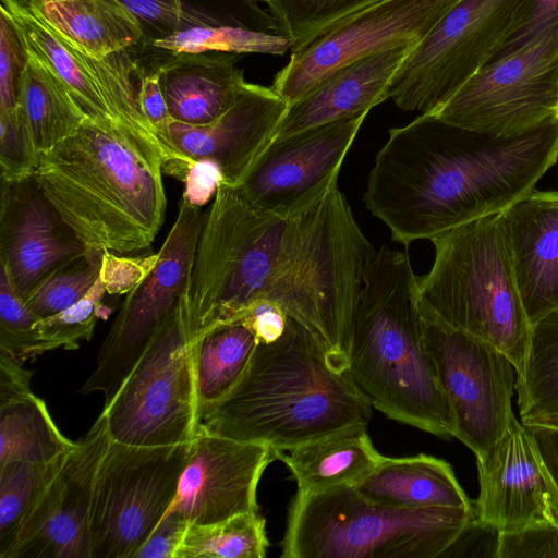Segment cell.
Instances as JSON below:
<instances>
[{"label":"cell","mask_w":558,"mask_h":558,"mask_svg":"<svg viewBox=\"0 0 558 558\" xmlns=\"http://www.w3.org/2000/svg\"><path fill=\"white\" fill-rule=\"evenodd\" d=\"M558 159V117L494 135L421 113L389 130L367 178L364 203L409 246L501 213L534 190Z\"/></svg>","instance_id":"1"},{"label":"cell","mask_w":558,"mask_h":558,"mask_svg":"<svg viewBox=\"0 0 558 558\" xmlns=\"http://www.w3.org/2000/svg\"><path fill=\"white\" fill-rule=\"evenodd\" d=\"M371 405L322 341L288 316L282 333L258 341L242 376L201 410L199 429L270 447L278 456L351 426H367Z\"/></svg>","instance_id":"2"},{"label":"cell","mask_w":558,"mask_h":558,"mask_svg":"<svg viewBox=\"0 0 558 558\" xmlns=\"http://www.w3.org/2000/svg\"><path fill=\"white\" fill-rule=\"evenodd\" d=\"M347 374L387 417L439 437L453 422L423 340L418 277L408 252L376 250L353 313Z\"/></svg>","instance_id":"3"},{"label":"cell","mask_w":558,"mask_h":558,"mask_svg":"<svg viewBox=\"0 0 558 558\" xmlns=\"http://www.w3.org/2000/svg\"><path fill=\"white\" fill-rule=\"evenodd\" d=\"M161 172L86 119L39 156L33 178L88 251L132 255L149 247L163 223Z\"/></svg>","instance_id":"4"},{"label":"cell","mask_w":558,"mask_h":558,"mask_svg":"<svg viewBox=\"0 0 558 558\" xmlns=\"http://www.w3.org/2000/svg\"><path fill=\"white\" fill-rule=\"evenodd\" d=\"M299 236V214L283 217L220 182L205 211L185 289L177 308L197 340L241 320L258 302L284 290Z\"/></svg>","instance_id":"5"},{"label":"cell","mask_w":558,"mask_h":558,"mask_svg":"<svg viewBox=\"0 0 558 558\" xmlns=\"http://www.w3.org/2000/svg\"><path fill=\"white\" fill-rule=\"evenodd\" d=\"M501 213L432 239L434 262L429 271L418 277V289L421 302L434 314L497 348L518 375L532 325L520 295Z\"/></svg>","instance_id":"6"},{"label":"cell","mask_w":558,"mask_h":558,"mask_svg":"<svg viewBox=\"0 0 558 558\" xmlns=\"http://www.w3.org/2000/svg\"><path fill=\"white\" fill-rule=\"evenodd\" d=\"M473 525L474 507L390 508L339 485L296 493L282 557L438 558Z\"/></svg>","instance_id":"7"},{"label":"cell","mask_w":558,"mask_h":558,"mask_svg":"<svg viewBox=\"0 0 558 558\" xmlns=\"http://www.w3.org/2000/svg\"><path fill=\"white\" fill-rule=\"evenodd\" d=\"M533 0H458L398 70L390 99L402 110L436 112L515 34Z\"/></svg>","instance_id":"8"},{"label":"cell","mask_w":558,"mask_h":558,"mask_svg":"<svg viewBox=\"0 0 558 558\" xmlns=\"http://www.w3.org/2000/svg\"><path fill=\"white\" fill-rule=\"evenodd\" d=\"M102 412L111 440L121 444L169 446L195 438V344L177 307Z\"/></svg>","instance_id":"9"},{"label":"cell","mask_w":558,"mask_h":558,"mask_svg":"<svg viewBox=\"0 0 558 558\" xmlns=\"http://www.w3.org/2000/svg\"><path fill=\"white\" fill-rule=\"evenodd\" d=\"M189 448L110 441L95 481L90 558H133L173 502Z\"/></svg>","instance_id":"10"},{"label":"cell","mask_w":558,"mask_h":558,"mask_svg":"<svg viewBox=\"0 0 558 558\" xmlns=\"http://www.w3.org/2000/svg\"><path fill=\"white\" fill-rule=\"evenodd\" d=\"M423 340L449 404L453 437L484 460L514 413L515 369L490 343L459 330L421 302Z\"/></svg>","instance_id":"11"},{"label":"cell","mask_w":558,"mask_h":558,"mask_svg":"<svg viewBox=\"0 0 558 558\" xmlns=\"http://www.w3.org/2000/svg\"><path fill=\"white\" fill-rule=\"evenodd\" d=\"M205 213L181 198L158 260L126 294L97 353L95 371L80 392L99 391L107 408L148 345L174 312L185 289Z\"/></svg>","instance_id":"12"},{"label":"cell","mask_w":558,"mask_h":558,"mask_svg":"<svg viewBox=\"0 0 558 558\" xmlns=\"http://www.w3.org/2000/svg\"><path fill=\"white\" fill-rule=\"evenodd\" d=\"M432 114L494 135L558 117V32L493 60Z\"/></svg>","instance_id":"13"},{"label":"cell","mask_w":558,"mask_h":558,"mask_svg":"<svg viewBox=\"0 0 558 558\" xmlns=\"http://www.w3.org/2000/svg\"><path fill=\"white\" fill-rule=\"evenodd\" d=\"M458 0H381L335 23L292 51L271 88L289 105L343 68L424 38Z\"/></svg>","instance_id":"14"},{"label":"cell","mask_w":558,"mask_h":558,"mask_svg":"<svg viewBox=\"0 0 558 558\" xmlns=\"http://www.w3.org/2000/svg\"><path fill=\"white\" fill-rule=\"evenodd\" d=\"M368 111L281 138L266 147L238 185L253 204L292 217L338 185V175Z\"/></svg>","instance_id":"15"},{"label":"cell","mask_w":558,"mask_h":558,"mask_svg":"<svg viewBox=\"0 0 558 558\" xmlns=\"http://www.w3.org/2000/svg\"><path fill=\"white\" fill-rule=\"evenodd\" d=\"M111 441L104 412L75 442L4 558H90V511L98 468Z\"/></svg>","instance_id":"16"},{"label":"cell","mask_w":558,"mask_h":558,"mask_svg":"<svg viewBox=\"0 0 558 558\" xmlns=\"http://www.w3.org/2000/svg\"><path fill=\"white\" fill-rule=\"evenodd\" d=\"M278 454L268 446L198 430L190 442L178 492L168 511L189 523H214L258 511L259 480Z\"/></svg>","instance_id":"17"},{"label":"cell","mask_w":558,"mask_h":558,"mask_svg":"<svg viewBox=\"0 0 558 558\" xmlns=\"http://www.w3.org/2000/svg\"><path fill=\"white\" fill-rule=\"evenodd\" d=\"M476 465L475 526L508 533L558 513V490L527 427L514 413L496 446Z\"/></svg>","instance_id":"18"},{"label":"cell","mask_w":558,"mask_h":558,"mask_svg":"<svg viewBox=\"0 0 558 558\" xmlns=\"http://www.w3.org/2000/svg\"><path fill=\"white\" fill-rule=\"evenodd\" d=\"M87 252L33 177L1 180L0 269L21 299L54 269Z\"/></svg>","instance_id":"19"},{"label":"cell","mask_w":558,"mask_h":558,"mask_svg":"<svg viewBox=\"0 0 558 558\" xmlns=\"http://www.w3.org/2000/svg\"><path fill=\"white\" fill-rule=\"evenodd\" d=\"M287 109L271 86L245 81L232 105L215 121L193 126L172 120L170 141L192 161L215 162L222 182L238 186L274 140Z\"/></svg>","instance_id":"20"},{"label":"cell","mask_w":558,"mask_h":558,"mask_svg":"<svg viewBox=\"0 0 558 558\" xmlns=\"http://www.w3.org/2000/svg\"><path fill=\"white\" fill-rule=\"evenodd\" d=\"M501 214L520 295L533 325L558 308V191L533 190Z\"/></svg>","instance_id":"21"},{"label":"cell","mask_w":558,"mask_h":558,"mask_svg":"<svg viewBox=\"0 0 558 558\" xmlns=\"http://www.w3.org/2000/svg\"><path fill=\"white\" fill-rule=\"evenodd\" d=\"M420 41V40H418ZM417 41L404 43L338 71L318 87L288 106L275 138L371 111L390 98L393 78Z\"/></svg>","instance_id":"22"},{"label":"cell","mask_w":558,"mask_h":558,"mask_svg":"<svg viewBox=\"0 0 558 558\" xmlns=\"http://www.w3.org/2000/svg\"><path fill=\"white\" fill-rule=\"evenodd\" d=\"M238 53H180L158 68L161 89L173 121L199 126L219 118L244 84Z\"/></svg>","instance_id":"23"},{"label":"cell","mask_w":558,"mask_h":558,"mask_svg":"<svg viewBox=\"0 0 558 558\" xmlns=\"http://www.w3.org/2000/svg\"><path fill=\"white\" fill-rule=\"evenodd\" d=\"M0 9L12 22L26 51L57 76L86 119L122 137L143 158L108 108L85 52L14 0H1Z\"/></svg>","instance_id":"24"},{"label":"cell","mask_w":558,"mask_h":558,"mask_svg":"<svg viewBox=\"0 0 558 558\" xmlns=\"http://www.w3.org/2000/svg\"><path fill=\"white\" fill-rule=\"evenodd\" d=\"M65 40L94 57L140 48L144 33L119 0H14Z\"/></svg>","instance_id":"25"},{"label":"cell","mask_w":558,"mask_h":558,"mask_svg":"<svg viewBox=\"0 0 558 558\" xmlns=\"http://www.w3.org/2000/svg\"><path fill=\"white\" fill-rule=\"evenodd\" d=\"M355 488L368 501L398 509L473 508L451 465L442 459L383 457Z\"/></svg>","instance_id":"26"},{"label":"cell","mask_w":558,"mask_h":558,"mask_svg":"<svg viewBox=\"0 0 558 558\" xmlns=\"http://www.w3.org/2000/svg\"><path fill=\"white\" fill-rule=\"evenodd\" d=\"M366 426H351L281 452L293 475L298 494L320 492L339 485H356L381 461Z\"/></svg>","instance_id":"27"},{"label":"cell","mask_w":558,"mask_h":558,"mask_svg":"<svg viewBox=\"0 0 558 558\" xmlns=\"http://www.w3.org/2000/svg\"><path fill=\"white\" fill-rule=\"evenodd\" d=\"M291 40L279 28L270 14L262 20L233 24L214 20L155 40L142 50L162 52L158 60L163 62L180 53L207 51L283 56L289 50L291 51Z\"/></svg>","instance_id":"28"},{"label":"cell","mask_w":558,"mask_h":558,"mask_svg":"<svg viewBox=\"0 0 558 558\" xmlns=\"http://www.w3.org/2000/svg\"><path fill=\"white\" fill-rule=\"evenodd\" d=\"M17 106L39 156L74 133L86 120L57 76L29 52Z\"/></svg>","instance_id":"29"},{"label":"cell","mask_w":558,"mask_h":558,"mask_svg":"<svg viewBox=\"0 0 558 558\" xmlns=\"http://www.w3.org/2000/svg\"><path fill=\"white\" fill-rule=\"evenodd\" d=\"M74 445L58 429L45 401L32 391L0 403V465L50 462Z\"/></svg>","instance_id":"30"},{"label":"cell","mask_w":558,"mask_h":558,"mask_svg":"<svg viewBox=\"0 0 558 558\" xmlns=\"http://www.w3.org/2000/svg\"><path fill=\"white\" fill-rule=\"evenodd\" d=\"M258 340L242 320L219 325L194 341L199 410L222 399L242 376Z\"/></svg>","instance_id":"31"},{"label":"cell","mask_w":558,"mask_h":558,"mask_svg":"<svg viewBox=\"0 0 558 558\" xmlns=\"http://www.w3.org/2000/svg\"><path fill=\"white\" fill-rule=\"evenodd\" d=\"M515 391L521 420L558 414V308L532 325Z\"/></svg>","instance_id":"32"},{"label":"cell","mask_w":558,"mask_h":558,"mask_svg":"<svg viewBox=\"0 0 558 558\" xmlns=\"http://www.w3.org/2000/svg\"><path fill=\"white\" fill-rule=\"evenodd\" d=\"M265 520L258 511L214 523H189L174 558H264Z\"/></svg>","instance_id":"33"},{"label":"cell","mask_w":558,"mask_h":558,"mask_svg":"<svg viewBox=\"0 0 558 558\" xmlns=\"http://www.w3.org/2000/svg\"><path fill=\"white\" fill-rule=\"evenodd\" d=\"M69 452L50 462L11 461L0 465V558L5 557L24 521L61 470Z\"/></svg>","instance_id":"34"},{"label":"cell","mask_w":558,"mask_h":558,"mask_svg":"<svg viewBox=\"0 0 558 558\" xmlns=\"http://www.w3.org/2000/svg\"><path fill=\"white\" fill-rule=\"evenodd\" d=\"M104 251H88L41 279L22 301L39 319L82 300L99 278Z\"/></svg>","instance_id":"35"},{"label":"cell","mask_w":558,"mask_h":558,"mask_svg":"<svg viewBox=\"0 0 558 558\" xmlns=\"http://www.w3.org/2000/svg\"><path fill=\"white\" fill-rule=\"evenodd\" d=\"M381 0H270L269 13L292 43L291 52L340 20Z\"/></svg>","instance_id":"36"},{"label":"cell","mask_w":558,"mask_h":558,"mask_svg":"<svg viewBox=\"0 0 558 558\" xmlns=\"http://www.w3.org/2000/svg\"><path fill=\"white\" fill-rule=\"evenodd\" d=\"M106 290L97 280L90 291L74 305L34 324L38 338L48 351L78 349V341L90 340L98 318L109 312L102 303Z\"/></svg>","instance_id":"37"},{"label":"cell","mask_w":558,"mask_h":558,"mask_svg":"<svg viewBox=\"0 0 558 558\" xmlns=\"http://www.w3.org/2000/svg\"><path fill=\"white\" fill-rule=\"evenodd\" d=\"M38 319L0 269V353L23 364L48 352L34 329Z\"/></svg>","instance_id":"38"},{"label":"cell","mask_w":558,"mask_h":558,"mask_svg":"<svg viewBox=\"0 0 558 558\" xmlns=\"http://www.w3.org/2000/svg\"><path fill=\"white\" fill-rule=\"evenodd\" d=\"M38 161L39 155L20 107L0 110L1 180L16 182L31 178Z\"/></svg>","instance_id":"39"},{"label":"cell","mask_w":558,"mask_h":558,"mask_svg":"<svg viewBox=\"0 0 558 558\" xmlns=\"http://www.w3.org/2000/svg\"><path fill=\"white\" fill-rule=\"evenodd\" d=\"M119 1L137 20L143 29L144 43L140 49L179 31L204 25L215 20L195 11H186L182 0Z\"/></svg>","instance_id":"40"},{"label":"cell","mask_w":558,"mask_h":558,"mask_svg":"<svg viewBox=\"0 0 558 558\" xmlns=\"http://www.w3.org/2000/svg\"><path fill=\"white\" fill-rule=\"evenodd\" d=\"M493 556L558 558V513L514 532L497 533Z\"/></svg>","instance_id":"41"},{"label":"cell","mask_w":558,"mask_h":558,"mask_svg":"<svg viewBox=\"0 0 558 558\" xmlns=\"http://www.w3.org/2000/svg\"><path fill=\"white\" fill-rule=\"evenodd\" d=\"M0 12V110H10L17 106L27 51L10 19Z\"/></svg>","instance_id":"42"},{"label":"cell","mask_w":558,"mask_h":558,"mask_svg":"<svg viewBox=\"0 0 558 558\" xmlns=\"http://www.w3.org/2000/svg\"><path fill=\"white\" fill-rule=\"evenodd\" d=\"M157 260L158 252L131 257L104 251L99 280L108 294H128L146 279Z\"/></svg>","instance_id":"43"},{"label":"cell","mask_w":558,"mask_h":558,"mask_svg":"<svg viewBox=\"0 0 558 558\" xmlns=\"http://www.w3.org/2000/svg\"><path fill=\"white\" fill-rule=\"evenodd\" d=\"M556 32H558V0H533L523 24L495 59L511 53L546 34Z\"/></svg>","instance_id":"44"},{"label":"cell","mask_w":558,"mask_h":558,"mask_svg":"<svg viewBox=\"0 0 558 558\" xmlns=\"http://www.w3.org/2000/svg\"><path fill=\"white\" fill-rule=\"evenodd\" d=\"M189 522L178 511H168L133 558H174Z\"/></svg>","instance_id":"45"},{"label":"cell","mask_w":558,"mask_h":558,"mask_svg":"<svg viewBox=\"0 0 558 558\" xmlns=\"http://www.w3.org/2000/svg\"><path fill=\"white\" fill-rule=\"evenodd\" d=\"M220 182H222V175L215 162L196 160L185 178L182 198L193 206L202 207L216 193Z\"/></svg>","instance_id":"46"},{"label":"cell","mask_w":558,"mask_h":558,"mask_svg":"<svg viewBox=\"0 0 558 558\" xmlns=\"http://www.w3.org/2000/svg\"><path fill=\"white\" fill-rule=\"evenodd\" d=\"M288 315L275 303L260 301L241 319L256 335L258 341H271L284 330Z\"/></svg>","instance_id":"47"},{"label":"cell","mask_w":558,"mask_h":558,"mask_svg":"<svg viewBox=\"0 0 558 558\" xmlns=\"http://www.w3.org/2000/svg\"><path fill=\"white\" fill-rule=\"evenodd\" d=\"M553 484L558 490V427L525 425Z\"/></svg>","instance_id":"48"},{"label":"cell","mask_w":558,"mask_h":558,"mask_svg":"<svg viewBox=\"0 0 558 558\" xmlns=\"http://www.w3.org/2000/svg\"><path fill=\"white\" fill-rule=\"evenodd\" d=\"M33 371L0 353V403L31 391Z\"/></svg>","instance_id":"49"},{"label":"cell","mask_w":558,"mask_h":558,"mask_svg":"<svg viewBox=\"0 0 558 558\" xmlns=\"http://www.w3.org/2000/svg\"><path fill=\"white\" fill-rule=\"evenodd\" d=\"M524 425H543L558 427V414H547L521 420Z\"/></svg>","instance_id":"50"},{"label":"cell","mask_w":558,"mask_h":558,"mask_svg":"<svg viewBox=\"0 0 558 558\" xmlns=\"http://www.w3.org/2000/svg\"><path fill=\"white\" fill-rule=\"evenodd\" d=\"M250 1H253V2H265V3H268L270 0H250Z\"/></svg>","instance_id":"51"}]
</instances>
